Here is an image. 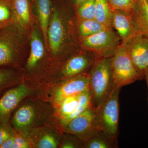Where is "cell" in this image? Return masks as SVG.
<instances>
[{"instance_id": "obj_1", "label": "cell", "mask_w": 148, "mask_h": 148, "mask_svg": "<svg viewBox=\"0 0 148 148\" xmlns=\"http://www.w3.org/2000/svg\"><path fill=\"white\" fill-rule=\"evenodd\" d=\"M111 58L100 57L88 73L91 107L98 110L115 88Z\"/></svg>"}, {"instance_id": "obj_2", "label": "cell", "mask_w": 148, "mask_h": 148, "mask_svg": "<svg viewBox=\"0 0 148 148\" xmlns=\"http://www.w3.org/2000/svg\"><path fill=\"white\" fill-rule=\"evenodd\" d=\"M111 66L116 87L121 88L144 79L122 44L111 57Z\"/></svg>"}, {"instance_id": "obj_3", "label": "cell", "mask_w": 148, "mask_h": 148, "mask_svg": "<svg viewBox=\"0 0 148 148\" xmlns=\"http://www.w3.org/2000/svg\"><path fill=\"white\" fill-rule=\"evenodd\" d=\"M80 40L84 49L102 58L112 57L122 44L119 35L112 27Z\"/></svg>"}, {"instance_id": "obj_4", "label": "cell", "mask_w": 148, "mask_h": 148, "mask_svg": "<svg viewBox=\"0 0 148 148\" xmlns=\"http://www.w3.org/2000/svg\"><path fill=\"white\" fill-rule=\"evenodd\" d=\"M62 127L64 132L75 135L84 142L101 130L98 112L92 107Z\"/></svg>"}, {"instance_id": "obj_5", "label": "cell", "mask_w": 148, "mask_h": 148, "mask_svg": "<svg viewBox=\"0 0 148 148\" xmlns=\"http://www.w3.org/2000/svg\"><path fill=\"white\" fill-rule=\"evenodd\" d=\"M48 115L47 109L44 106L34 102H29L16 110L12 123L16 131L27 132L43 122Z\"/></svg>"}, {"instance_id": "obj_6", "label": "cell", "mask_w": 148, "mask_h": 148, "mask_svg": "<svg viewBox=\"0 0 148 148\" xmlns=\"http://www.w3.org/2000/svg\"><path fill=\"white\" fill-rule=\"evenodd\" d=\"M121 88L116 87L98 110L101 130L117 140L119 124V95Z\"/></svg>"}, {"instance_id": "obj_7", "label": "cell", "mask_w": 148, "mask_h": 148, "mask_svg": "<svg viewBox=\"0 0 148 148\" xmlns=\"http://www.w3.org/2000/svg\"><path fill=\"white\" fill-rule=\"evenodd\" d=\"M11 24L0 29V66H13L18 60L19 41L15 27Z\"/></svg>"}, {"instance_id": "obj_8", "label": "cell", "mask_w": 148, "mask_h": 148, "mask_svg": "<svg viewBox=\"0 0 148 148\" xmlns=\"http://www.w3.org/2000/svg\"><path fill=\"white\" fill-rule=\"evenodd\" d=\"M59 12L54 9L47 30V39L51 52L57 55L63 51L70 38L67 25Z\"/></svg>"}, {"instance_id": "obj_9", "label": "cell", "mask_w": 148, "mask_h": 148, "mask_svg": "<svg viewBox=\"0 0 148 148\" xmlns=\"http://www.w3.org/2000/svg\"><path fill=\"white\" fill-rule=\"evenodd\" d=\"M122 45L136 68L144 76L145 71L148 68V36L139 34Z\"/></svg>"}, {"instance_id": "obj_10", "label": "cell", "mask_w": 148, "mask_h": 148, "mask_svg": "<svg viewBox=\"0 0 148 148\" xmlns=\"http://www.w3.org/2000/svg\"><path fill=\"white\" fill-rule=\"evenodd\" d=\"M84 50L83 53L70 57L62 67V75L65 78L88 74L100 57L91 51Z\"/></svg>"}, {"instance_id": "obj_11", "label": "cell", "mask_w": 148, "mask_h": 148, "mask_svg": "<svg viewBox=\"0 0 148 148\" xmlns=\"http://www.w3.org/2000/svg\"><path fill=\"white\" fill-rule=\"evenodd\" d=\"M29 92L28 86L21 84L4 93L0 98V123H9L13 111Z\"/></svg>"}, {"instance_id": "obj_12", "label": "cell", "mask_w": 148, "mask_h": 148, "mask_svg": "<svg viewBox=\"0 0 148 148\" xmlns=\"http://www.w3.org/2000/svg\"><path fill=\"white\" fill-rule=\"evenodd\" d=\"M88 89V73L66 78L56 88L54 99L58 104L65 98L79 95Z\"/></svg>"}, {"instance_id": "obj_13", "label": "cell", "mask_w": 148, "mask_h": 148, "mask_svg": "<svg viewBox=\"0 0 148 148\" xmlns=\"http://www.w3.org/2000/svg\"><path fill=\"white\" fill-rule=\"evenodd\" d=\"M112 24L120 37L122 43L138 34L131 12L119 10H112Z\"/></svg>"}, {"instance_id": "obj_14", "label": "cell", "mask_w": 148, "mask_h": 148, "mask_svg": "<svg viewBox=\"0 0 148 148\" xmlns=\"http://www.w3.org/2000/svg\"><path fill=\"white\" fill-rule=\"evenodd\" d=\"M32 146L38 148H55L61 145L62 138L58 132L46 128H34L27 132Z\"/></svg>"}, {"instance_id": "obj_15", "label": "cell", "mask_w": 148, "mask_h": 148, "mask_svg": "<svg viewBox=\"0 0 148 148\" xmlns=\"http://www.w3.org/2000/svg\"><path fill=\"white\" fill-rule=\"evenodd\" d=\"M131 12L138 34L148 36V0H136Z\"/></svg>"}, {"instance_id": "obj_16", "label": "cell", "mask_w": 148, "mask_h": 148, "mask_svg": "<svg viewBox=\"0 0 148 148\" xmlns=\"http://www.w3.org/2000/svg\"><path fill=\"white\" fill-rule=\"evenodd\" d=\"M31 47V52L27 64V68L29 70L36 68L44 53V48L42 41L36 31L32 32Z\"/></svg>"}, {"instance_id": "obj_17", "label": "cell", "mask_w": 148, "mask_h": 148, "mask_svg": "<svg viewBox=\"0 0 148 148\" xmlns=\"http://www.w3.org/2000/svg\"><path fill=\"white\" fill-rule=\"evenodd\" d=\"M117 140L110 138L102 130L84 142L85 148H117Z\"/></svg>"}, {"instance_id": "obj_18", "label": "cell", "mask_w": 148, "mask_h": 148, "mask_svg": "<svg viewBox=\"0 0 148 148\" xmlns=\"http://www.w3.org/2000/svg\"><path fill=\"white\" fill-rule=\"evenodd\" d=\"M38 15L41 28L43 34L45 42L47 40V30L50 15V3L49 0H34Z\"/></svg>"}, {"instance_id": "obj_19", "label": "cell", "mask_w": 148, "mask_h": 148, "mask_svg": "<svg viewBox=\"0 0 148 148\" xmlns=\"http://www.w3.org/2000/svg\"><path fill=\"white\" fill-rule=\"evenodd\" d=\"M112 10L108 0H95V20L107 27H112Z\"/></svg>"}, {"instance_id": "obj_20", "label": "cell", "mask_w": 148, "mask_h": 148, "mask_svg": "<svg viewBox=\"0 0 148 148\" xmlns=\"http://www.w3.org/2000/svg\"><path fill=\"white\" fill-rule=\"evenodd\" d=\"M78 95L65 98L58 104L61 126L67 123L69 118L76 110L78 104Z\"/></svg>"}, {"instance_id": "obj_21", "label": "cell", "mask_w": 148, "mask_h": 148, "mask_svg": "<svg viewBox=\"0 0 148 148\" xmlns=\"http://www.w3.org/2000/svg\"><path fill=\"white\" fill-rule=\"evenodd\" d=\"M13 18L21 24L27 25L30 21L28 0H12Z\"/></svg>"}, {"instance_id": "obj_22", "label": "cell", "mask_w": 148, "mask_h": 148, "mask_svg": "<svg viewBox=\"0 0 148 148\" xmlns=\"http://www.w3.org/2000/svg\"><path fill=\"white\" fill-rule=\"evenodd\" d=\"M108 27L102 25L95 19H80L78 24V32L80 38L88 36Z\"/></svg>"}, {"instance_id": "obj_23", "label": "cell", "mask_w": 148, "mask_h": 148, "mask_svg": "<svg viewBox=\"0 0 148 148\" xmlns=\"http://www.w3.org/2000/svg\"><path fill=\"white\" fill-rule=\"evenodd\" d=\"M95 0H86L77 7V14L80 19L95 18Z\"/></svg>"}, {"instance_id": "obj_24", "label": "cell", "mask_w": 148, "mask_h": 148, "mask_svg": "<svg viewBox=\"0 0 148 148\" xmlns=\"http://www.w3.org/2000/svg\"><path fill=\"white\" fill-rule=\"evenodd\" d=\"M17 82V77L14 72L8 69L0 70V95Z\"/></svg>"}, {"instance_id": "obj_25", "label": "cell", "mask_w": 148, "mask_h": 148, "mask_svg": "<svg viewBox=\"0 0 148 148\" xmlns=\"http://www.w3.org/2000/svg\"><path fill=\"white\" fill-rule=\"evenodd\" d=\"M13 18L12 0H0V23L10 22Z\"/></svg>"}, {"instance_id": "obj_26", "label": "cell", "mask_w": 148, "mask_h": 148, "mask_svg": "<svg viewBox=\"0 0 148 148\" xmlns=\"http://www.w3.org/2000/svg\"><path fill=\"white\" fill-rule=\"evenodd\" d=\"M112 10H119L131 12L134 8L136 0H108Z\"/></svg>"}, {"instance_id": "obj_27", "label": "cell", "mask_w": 148, "mask_h": 148, "mask_svg": "<svg viewBox=\"0 0 148 148\" xmlns=\"http://www.w3.org/2000/svg\"><path fill=\"white\" fill-rule=\"evenodd\" d=\"M62 141L60 147L62 148H84V142L77 136L68 133Z\"/></svg>"}, {"instance_id": "obj_28", "label": "cell", "mask_w": 148, "mask_h": 148, "mask_svg": "<svg viewBox=\"0 0 148 148\" xmlns=\"http://www.w3.org/2000/svg\"><path fill=\"white\" fill-rule=\"evenodd\" d=\"M9 123H0V147L10 135L15 133V130Z\"/></svg>"}, {"instance_id": "obj_29", "label": "cell", "mask_w": 148, "mask_h": 148, "mask_svg": "<svg viewBox=\"0 0 148 148\" xmlns=\"http://www.w3.org/2000/svg\"><path fill=\"white\" fill-rule=\"evenodd\" d=\"M32 146L29 140L16 132L12 148H29Z\"/></svg>"}, {"instance_id": "obj_30", "label": "cell", "mask_w": 148, "mask_h": 148, "mask_svg": "<svg viewBox=\"0 0 148 148\" xmlns=\"http://www.w3.org/2000/svg\"><path fill=\"white\" fill-rule=\"evenodd\" d=\"M16 132L8 138L2 144L0 148H12Z\"/></svg>"}, {"instance_id": "obj_31", "label": "cell", "mask_w": 148, "mask_h": 148, "mask_svg": "<svg viewBox=\"0 0 148 148\" xmlns=\"http://www.w3.org/2000/svg\"><path fill=\"white\" fill-rule=\"evenodd\" d=\"M85 1L86 0H73V1L74 4L77 7L80 4Z\"/></svg>"}, {"instance_id": "obj_32", "label": "cell", "mask_w": 148, "mask_h": 148, "mask_svg": "<svg viewBox=\"0 0 148 148\" xmlns=\"http://www.w3.org/2000/svg\"><path fill=\"white\" fill-rule=\"evenodd\" d=\"M144 78L146 79V82H147L148 89V68L146 69L145 71V75H144Z\"/></svg>"}, {"instance_id": "obj_33", "label": "cell", "mask_w": 148, "mask_h": 148, "mask_svg": "<svg viewBox=\"0 0 148 148\" xmlns=\"http://www.w3.org/2000/svg\"><path fill=\"white\" fill-rule=\"evenodd\" d=\"M10 23V22H5V23H0V29H1V28H3V27H5V26H6L7 25L9 24Z\"/></svg>"}]
</instances>
